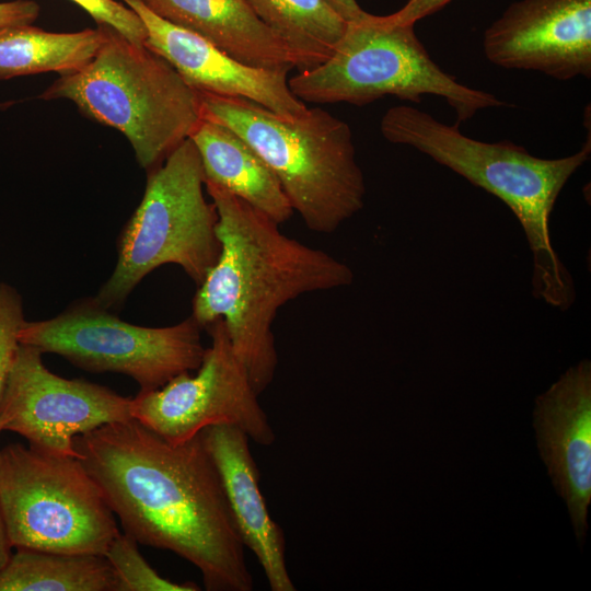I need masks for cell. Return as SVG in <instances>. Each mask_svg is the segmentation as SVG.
<instances>
[{
  "label": "cell",
  "mask_w": 591,
  "mask_h": 591,
  "mask_svg": "<svg viewBox=\"0 0 591 591\" xmlns=\"http://www.w3.org/2000/svg\"><path fill=\"white\" fill-rule=\"evenodd\" d=\"M124 533L170 551L201 572L208 591H251L244 545L201 434L171 444L135 418L73 440Z\"/></svg>",
  "instance_id": "1"
},
{
  "label": "cell",
  "mask_w": 591,
  "mask_h": 591,
  "mask_svg": "<svg viewBox=\"0 0 591 591\" xmlns=\"http://www.w3.org/2000/svg\"><path fill=\"white\" fill-rule=\"evenodd\" d=\"M218 213L220 253L197 286L194 320L223 321L232 349L259 396L278 364L271 325L278 310L301 294L351 285L348 265L285 235L275 222L224 188L205 182Z\"/></svg>",
  "instance_id": "2"
},
{
  "label": "cell",
  "mask_w": 591,
  "mask_h": 591,
  "mask_svg": "<svg viewBox=\"0 0 591 591\" xmlns=\"http://www.w3.org/2000/svg\"><path fill=\"white\" fill-rule=\"evenodd\" d=\"M380 129L387 141L415 148L501 199L519 220L532 253L533 297L563 312L572 306L576 286L554 247L551 219L564 186L590 158V139L573 154L543 159L509 140L470 138L459 124L441 123L405 104L389 108Z\"/></svg>",
  "instance_id": "3"
},
{
  "label": "cell",
  "mask_w": 591,
  "mask_h": 591,
  "mask_svg": "<svg viewBox=\"0 0 591 591\" xmlns=\"http://www.w3.org/2000/svg\"><path fill=\"white\" fill-rule=\"evenodd\" d=\"M204 118L241 137L315 232H335L364 205L366 183L347 123L320 107L286 118L243 97L198 93Z\"/></svg>",
  "instance_id": "4"
},
{
  "label": "cell",
  "mask_w": 591,
  "mask_h": 591,
  "mask_svg": "<svg viewBox=\"0 0 591 591\" xmlns=\"http://www.w3.org/2000/svg\"><path fill=\"white\" fill-rule=\"evenodd\" d=\"M103 27L93 59L60 76L39 97L70 100L88 117L119 130L140 166L152 170L201 120L199 94L160 55Z\"/></svg>",
  "instance_id": "5"
},
{
  "label": "cell",
  "mask_w": 591,
  "mask_h": 591,
  "mask_svg": "<svg viewBox=\"0 0 591 591\" xmlns=\"http://www.w3.org/2000/svg\"><path fill=\"white\" fill-rule=\"evenodd\" d=\"M302 102L366 105L385 95L420 103L421 96H440L467 121L484 108L507 103L486 91L460 83L443 71L418 39L414 24H399L389 15L366 12L347 22L331 56L318 66L288 79Z\"/></svg>",
  "instance_id": "6"
},
{
  "label": "cell",
  "mask_w": 591,
  "mask_h": 591,
  "mask_svg": "<svg viewBox=\"0 0 591 591\" xmlns=\"http://www.w3.org/2000/svg\"><path fill=\"white\" fill-rule=\"evenodd\" d=\"M199 153L187 138L152 169L143 197L120 232L113 274L94 299L106 309L121 306L151 271L179 266L199 286L217 262L218 213L204 196Z\"/></svg>",
  "instance_id": "7"
},
{
  "label": "cell",
  "mask_w": 591,
  "mask_h": 591,
  "mask_svg": "<svg viewBox=\"0 0 591 591\" xmlns=\"http://www.w3.org/2000/svg\"><path fill=\"white\" fill-rule=\"evenodd\" d=\"M0 509L13 548L104 555L120 533L79 459L20 443L0 449Z\"/></svg>",
  "instance_id": "8"
},
{
  "label": "cell",
  "mask_w": 591,
  "mask_h": 591,
  "mask_svg": "<svg viewBox=\"0 0 591 591\" xmlns=\"http://www.w3.org/2000/svg\"><path fill=\"white\" fill-rule=\"evenodd\" d=\"M201 328L193 316L165 327L134 325L89 298L55 317L25 320L18 338L22 345L59 355L80 369L128 375L140 391H151L182 372L198 369L206 350Z\"/></svg>",
  "instance_id": "9"
},
{
  "label": "cell",
  "mask_w": 591,
  "mask_h": 591,
  "mask_svg": "<svg viewBox=\"0 0 591 591\" xmlns=\"http://www.w3.org/2000/svg\"><path fill=\"white\" fill-rule=\"evenodd\" d=\"M206 328L211 345L197 373L185 371L157 390L139 391L131 398L132 418L171 444L187 442L216 425L237 427L254 442L273 444L275 432L223 321L218 318Z\"/></svg>",
  "instance_id": "10"
},
{
  "label": "cell",
  "mask_w": 591,
  "mask_h": 591,
  "mask_svg": "<svg viewBox=\"0 0 591 591\" xmlns=\"http://www.w3.org/2000/svg\"><path fill=\"white\" fill-rule=\"evenodd\" d=\"M42 356L33 346L19 345L0 404V431L22 436L38 452L79 459L78 434L132 418L131 398L55 374Z\"/></svg>",
  "instance_id": "11"
},
{
  "label": "cell",
  "mask_w": 591,
  "mask_h": 591,
  "mask_svg": "<svg viewBox=\"0 0 591 591\" xmlns=\"http://www.w3.org/2000/svg\"><path fill=\"white\" fill-rule=\"evenodd\" d=\"M486 58L557 80L591 77V0H519L487 27Z\"/></svg>",
  "instance_id": "12"
},
{
  "label": "cell",
  "mask_w": 591,
  "mask_h": 591,
  "mask_svg": "<svg viewBox=\"0 0 591 591\" xmlns=\"http://www.w3.org/2000/svg\"><path fill=\"white\" fill-rule=\"evenodd\" d=\"M141 19L144 46L164 58L198 93L243 97L286 118L302 116L308 107L290 90V69L258 68L229 56L204 37L151 11L141 0H121Z\"/></svg>",
  "instance_id": "13"
},
{
  "label": "cell",
  "mask_w": 591,
  "mask_h": 591,
  "mask_svg": "<svg viewBox=\"0 0 591 591\" xmlns=\"http://www.w3.org/2000/svg\"><path fill=\"white\" fill-rule=\"evenodd\" d=\"M533 427L552 483L583 544L591 501V361L582 359L535 398Z\"/></svg>",
  "instance_id": "14"
},
{
  "label": "cell",
  "mask_w": 591,
  "mask_h": 591,
  "mask_svg": "<svg viewBox=\"0 0 591 591\" xmlns=\"http://www.w3.org/2000/svg\"><path fill=\"white\" fill-rule=\"evenodd\" d=\"M202 441L216 465L237 534L256 556L271 591H294L286 564L282 529L267 509L248 436L237 427L204 429Z\"/></svg>",
  "instance_id": "15"
},
{
  "label": "cell",
  "mask_w": 591,
  "mask_h": 591,
  "mask_svg": "<svg viewBox=\"0 0 591 591\" xmlns=\"http://www.w3.org/2000/svg\"><path fill=\"white\" fill-rule=\"evenodd\" d=\"M162 19L188 30L248 66L294 69L287 45L246 0H141Z\"/></svg>",
  "instance_id": "16"
},
{
  "label": "cell",
  "mask_w": 591,
  "mask_h": 591,
  "mask_svg": "<svg viewBox=\"0 0 591 591\" xmlns=\"http://www.w3.org/2000/svg\"><path fill=\"white\" fill-rule=\"evenodd\" d=\"M189 138L199 153L205 182L224 188L278 224L291 218L293 209L278 178L233 130L202 117Z\"/></svg>",
  "instance_id": "17"
},
{
  "label": "cell",
  "mask_w": 591,
  "mask_h": 591,
  "mask_svg": "<svg viewBox=\"0 0 591 591\" xmlns=\"http://www.w3.org/2000/svg\"><path fill=\"white\" fill-rule=\"evenodd\" d=\"M105 38L103 26L71 33L47 32L32 24L0 30V79L85 67Z\"/></svg>",
  "instance_id": "18"
},
{
  "label": "cell",
  "mask_w": 591,
  "mask_h": 591,
  "mask_svg": "<svg viewBox=\"0 0 591 591\" xmlns=\"http://www.w3.org/2000/svg\"><path fill=\"white\" fill-rule=\"evenodd\" d=\"M0 591H116V581L101 554L15 548L0 571Z\"/></svg>",
  "instance_id": "19"
},
{
  "label": "cell",
  "mask_w": 591,
  "mask_h": 591,
  "mask_svg": "<svg viewBox=\"0 0 591 591\" xmlns=\"http://www.w3.org/2000/svg\"><path fill=\"white\" fill-rule=\"evenodd\" d=\"M257 16L287 45L296 68L309 70L325 61L347 22L327 0H246Z\"/></svg>",
  "instance_id": "20"
},
{
  "label": "cell",
  "mask_w": 591,
  "mask_h": 591,
  "mask_svg": "<svg viewBox=\"0 0 591 591\" xmlns=\"http://www.w3.org/2000/svg\"><path fill=\"white\" fill-rule=\"evenodd\" d=\"M116 581V591H198L193 582L176 583L161 577L142 557L138 543L118 534L104 553Z\"/></svg>",
  "instance_id": "21"
},
{
  "label": "cell",
  "mask_w": 591,
  "mask_h": 591,
  "mask_svg": "<svg viewBox=\"0 0 591 591\" xmlns=\"http://www.w3.org/2000/svg\"><path fill=\"white\" fill-rule=\"evenodd\" d=\"M24 321L21 294L14 287L0 282V404L20 345L18 334Z\"/></svg>",
  "instance_id": "22"
},
{
  "label": "cell",
  "mask_w": 591,
  "mask_h": 591,
  "mask_svg": "<svg viewBox=\"0 0 591 591\" xmlns=\"http://www.w3.org/2000/svg\"><path fill=\"white\" fill-rule=\"evenodd\" d=\"M88 12L99 26L109 27L128 40L144 45L146 27L139 15L116 0H71Z\"/></svg>",
  "instance_id": "23"
},
{
  "label": "cell",
  "mask_w": 591,
  "mask_h": 591,
  "mask_svg": "<svg viewBox=\"0 0 591 591\" xmlns=\"http://www.w3.org/2000/svg\"><path fill=\"white\" fill-rule=\"evenodd\" d=\"M40 8L33 0H13L0 2V30L32 24L39 15Z\"/></svg>",
  "instance_id": "24"
},
{
  "label": "cell",
  "mask_w": 591,
  "mask_h": 591,
  "mask_svg": "<svg viewBox=\"0 0 591 591\" xmlns=\"http://www.w3.org/2000/svg\"><path fill=\"white\" fill-rule=\"evenodd\" d=\"M452 0H407L396 12L389 14L390 19L399 24H414L441 10Z\"/></svg>",
  "instance_id": "25"
},
{
  "label": "cell",
  "mask_w": 591,
  "mask_h": 591,
  "mask_svg": "<svg viewBox=\"0 0 591 591\" xmlns=\"http://www.w3.org/2000/svg\"><path fill=\"white\" fill-rule=\"evenodd\" d=\"M327 2L346 22L358 20L366 13L356 0H327Z\"/></svg>",
  "instance_id": "26"
},
{
  "label": "cell",
  "mask_w": 591,
  "mask_h": 591,
  "mask_svg": "<svg viewBox=\"0 0 591 591\" xmlns=\"http://www.w3.org/2000/svg\"><path fill=\"white\" fill-rule=\"evenodd\" d=\"M12 545L7 532L5 523L0 509V571L7 565L12 554Z\"/></svg>",
  "instance_id": "27"
}]
</instances>
